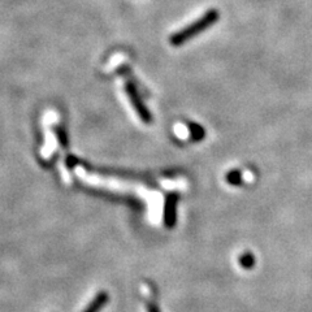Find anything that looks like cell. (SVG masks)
<instances>
[{
    "label": "cell",
    "instance_id": "1",
    "mask_svg": "<svg viewBox=\"0 0 312 312\" xmlns=\"http://www.w3.org/2000/svg\"><path fill=\"white\" fill-rule=\"evenodd\" d=\"M219 18H220V13H219L217 9H208L202 17L195 20L193 24L188 25V26L183 27L182 30L173 34V36L171 37V44L174 46V47L182 46V44H185L186 42L190 41L192 38L202 34L204 30L213 26L219 21Z\"/></svg>",
    "mask_w": 312,
    "mask_h": 312
},
{
    "label": "cell",
    "instance_id": "2",
    "mask_svg": "<svg viewBox=\"0 0 312 312\" xmlns=\"http://www.w3.org/2000/svg\"><path fill=\"white\" fill-rule=\"evenodd\" d=\"M177 204H178V194L169 193L165 197L164 211H163V221L168 229L174 228L177 223Z\"/></svg>",
    "mask_w": 312,
    "mask_h": 312
},
{
    "label": "cell",
    "instance_id": "3",
    "mask_svg": "<svg viewBox=\"0 0 312 312\" xmlns=\"http://www.w3.org/2000/svg\"><path fill=\"white\" fill-rule=\"evenodd\" d=\"M127 91L128 95H129V99L130 102H132L133 107L136 108L137 113H138V116L141 117V120L143 121V122H151V120H152V116H151L150 111L147 109V107L144 106L143 102H142L141 97L138 95V92H137L136 90V86L133 85V83H127Z\"/></svg>",
    "mask_w": 312,
    "mask_h": 312
},
{
    "label": "cell",
    "instance_id": "4",
    "mask_svg": "<svg viewBox=\"0 0 312 312\" xmlns=\"http://www.w3.org/2000/svg\"><path fill=\"white\" fill-rule=\"evenodd\" d=\"M109 302V294L107 290H100L91 300L90 303L86 306V308L82 312H100L104 307L108 304Z\"/></svg>",
    "mask_w": 312,
    "mask_h": 312
},
{
    "label": "cell",
    "instance_id": "5",
    "mask_svg": "<svg viewBox=\"0 0 312 312\" xmlns=\"http://www.w3.org/2000/svg\"><path fill=\"white\" fill-rule=\"evenodd\" d=\"M188 129L190 133V139L193 142H202L206 138V130L197 122H188Z\"/></svg>",
    "mask_w": 312,
    "mask_h": 312
},
{
    "label": "cell",
    "instance_id": "6",
    "mask_svg": "<svg viewBox=\"0 0 312 312\" xmlns=\"http://www.w3.org/2000/svg\"><path fill=\"white\" fill-rule=\"evenodd\" d=\"M225 180L232 186H241L243 183V176H242V172L238 171V169H232L225 174Z\"/></svg>",
    "mask_w": 312,
    "mask_h": 312
},
{
    "label": "cell",
    "instance_id": "7",
    "mask_svg": "<svg viewBox=\"0 0 312 312\" xmlns=\"http://www.w3.org/2000/svg\"><path fill=\"white\" fill-rule=\"evenodd\" d=\"M239 264L242 268L244 269H251L255 265V256L253 253H243L239 256Z\"/></svg>",
    "mask_w": 312,
    "mask_h": 312
},
{
    "label": "cell",
    "instance_id": "8",
    "mask_svg": "<svg viewBox=\"0 0 312 312\" xmlns=\"http://www.w3.org/2000/svg\"><path fill=\"white\" fill-rule=\"evenodd\" d=\"M146 308H147V312H162L160 311L159 306H158L155 302H152V300L147 302V304H146Z\"/></svg>",
    "mask_w": 312,
    "mask_h": 312
}]
</instances>
